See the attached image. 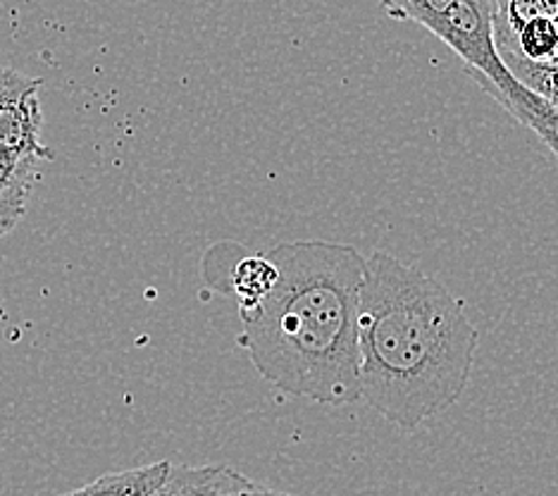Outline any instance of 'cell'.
Masks as SVG:
<instances>
[{"instance_id":"cell-1","label":"cell","mask_w":558,"mask_h":496,"mask_svg":"<svg viewBox=\"0 0 558 496\" xmlns=\"http://www.w3.org/2000/svg\"><path fill=\"white\" fill-rule=\"evenodd\" d=\"M480 332L459 297L385 251L365 258L359 297L361 399L413 432L463 397Z\"/></svg>"},{"instance_id":"cell-2","label":"cell","mask_w":558,"mask_h":496,"mask_svg":"<svg viewBox=\"0 0 558 496\" xmlns=\"http://www.w3.org/2000/svg\"><path fill=\"white\" fill-rule=\"evenodd\" d=\"M277 279L256 309L239 313V343L253 367L291 397L361 401L359 297L365 256L335 241H291L268 251Z\"/></svg>"},{"instance_id":"cell-3","label":"cell","mask_w":558,"mask_h":496,"mask_svg":"<svg viewBox=\"0 0 558 496\" xmlns=\"http://www.w3.org/2000/svg\"><path fill=\"white\" fill-rule=\"evenodd\" d=\"M201 275L210 289L232 297L239 313H244L270 294L277 265L268 253H253L239 244H218L203 256Z\"/></svg>"},{"instance_id":"cell-4","label":"cell","mask_w":558,"mask_h":496,"mask_svg":"<svg viewBox=\"0 0 558 496\" xmlns=\"http://www.w3.org/2000/svg\"><path fill=\"white\" fill-rule=\"evenodd\" d=\"M41 80L17 70H0V144L41 160L53 153L41 142Z\"/></svg>"},{"instance_id":"cell-5","label":"cell","mask_w":558,"mask_h":496,"mask_svg":"<svg viewBox=\"0 0 558 496\" xmlns=\"http://www.w3.org/2000/svg\"><path fill=\"white\" fill-rule=\"evenodd\" d=\"M39 156L0 144V225L8 234L27 215L32 189L39 180Z\"/></svg>"},{"instance_id":"cell-6","label":"cell","mask_w":558,"mask_h":496,"mask_svg":"<svg viewBox=\"0 0 558 496\" xmlns=\"http://www.w3.org/2000/svg\"><path fill=\"white\" fill-rule=\"evenodd\" d=\"M256 489L248 477L227 465H174L170 463L168 477L150 496H222Z\"/></svg>"},{"instance_id":"cell-7","label":"cell","mask_w":558,"mask_h":496,"mask_svg":"<svg viewBox=\"0 0 558 496\" xmlns=\"http://www.w3.org/2000/svg\"><path fill=\"white\" fill-rule=\"evenodd\" d=\"M168 470L170 461H158L142 468L120 470V473H106L88 482L86 487L60 496H150L168 477Z\"/></svg>"},{"instance_id":"cell-8","label":"cell","mask_w":558,"mask_h":496,"mask_svg":"<svg viewBox=\"0 0 558 496\" xmlns=\"http://www.w3.org/2000/svg\"><path fill=\"white\" fill-rule=\"evenodd\" d=\"M499 53H511L530 62L558 60V17H535L525 22Z\"/></svg>"},{"instance_id":"cell-9","label":"cell","mask_w":558,"mask_h":496,"mask_svg":"<svg viewBox=\"0 0 558 496\" xmlns=\"http://www.w3.org/2000/svg\"><path fill=\"white\" fill-rule=\"evenodd\" d=\"M494 44L506 46L525 22L558 17V0H489Z\"/></svg>"},{"instance_id":"cell-10","label":"cell","mask_w":558,"mask_h":496,"mask_svg":"<svg viewBox=\"0 0 558 496\" xmlns=\"http://www.w3.org/2000/svg\"><path fill=\"white\" fill-rule=\"evenodd\" d=\"M504 65L511 70L515 80L537 94L558 114V60L554 62H530L511 53H499Z\"/></svg>"},{"instance_id":"cell-11","label":"cell","mask_w":558,"mask_h":496,"mask_svg":"<svg viewBox=\"0 0 558 496\" xmlns=\"http://www.w3.org/2000/svg\"><path fill=\"white\" fill-rule=\"evenodd\" d=\"M377 3L395 20H409L423 27L425 20L437 15V12L447 8L451 0H377Z\"/></svg>"},{"instance_id":"cell-12","label":"cell","mask_w":558,"mask_h":496,"mask_svg":"<svg viewBox=\"0 0 558 496\" xmlns=\"http://www.w3.org/2000/svg\"><path fill=\"white\" fill-rule=\"evenodd\" d=\"M253 496H294V494H284V492H275V489H263V487H256V489H253Z\"/></svg>"},{"instance_id":"cell-13","label":"cell","mask_w":558,"mask_h":496,"mask_svg":"<svg viewBox=\"0 0 558 496\" xmlns=\"http://www.w3.org/2000/svg\"><path fill=\"white\" fill-rule=\"evenodd\" d=\"M258 487V485H256ZM222 496H253V489L251 492H241V494H222Z\"/></svg>"},{"instance_id":"cell-14","label":"cell","mask_w":558,"mask_h":496,"mask_svg":"<svg viewBox=\"0 0 558 496\" xmlns=\"http://www.w3.org/2000/svg\"><path fill=\"white\" fill-rule=\"evenodd\" d=\"M8 232H5V227L3 225H0V239H3Z\"/></svg>"}]
</instances>
